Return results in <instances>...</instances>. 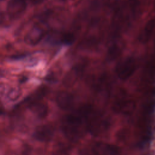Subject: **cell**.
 <instances>
[{
    "instance_id": "cell-1",
    "label": "cell",
    "mask_w": 155,
    "mask_h": 155,
    "mask_svg": "<svg viewBox=\"0 0 155 155\" xmlns=\"http://www.w3.org/2000/svg\"><path fill=\"white\" fill-rule=\"evenodd\" d=\"M77 111L84 118L87 131L97 136L105 133L110 127V118L105 113L95 110L91 105H84Z\"/></svg>"
},
{
    "instance_id": "cell-2",
    "label": "cell",
    "mask_w": 155,
    "mask_h": 155,
    "mask_svg": "<svg viewBox=\"0 0 155 155\" xmlns=\"http://www.w3.org/2000/svg\"><path fill=\"white\" fill-rule=\"evenodd\" d=\"M61 127L65 136L73 142H78L83 136L84 128L87 130L84 119L77 111L63 117Z\"/></svg>"
},
{
    "instance_id": "cell-3",
    "label": "cell",
    "mask_w": 155,
    "mask_h": 155,
    "mask_svg": "<svg viewBox=\"0 0 155 155\" xmlns=\"http://www.w3.org/2000/svg\"><path fill=\"white\" fill-rule=\"evenodd\" d=\"M123 48L124 44L119 39V35L113 34L108 44L107 59L109 61L115 60L120 55Z\"/></svg>"
},
{
    "instance_id": "cell-4",
    "label": "cell",
    "mask_w": 155,
    "mask_h": 155,
    "mask_svg": "<svg viewBox=\"0 0 155 155\" xmlns=\"http://www.w3.org/2000/svg\"><path fill=\"white\" fill-rule=\"evenodd\" d=\"M135 69V61L132 58H127L119 61L116 67V73L121 79L130 76Z\"/></svg>"
},
{
    "instance_id": "cell-5",
    "label": "cell",
    "mask_w": 155,
    "mask_h": 155,
    "mask_svg": "<svg viewBox=\"0 0 155 155\" xmlns=\"http://www.w3.org/2000/svg\"><path fill=\"white\" fill-rule=\"evenodd\" d=\"M88 84L96 92H108L111 88L109 78L105 74L99 76H91L88 79Z\"/></svg>"
},
{
    "instance_id": "cell-6",
    "label": "cell",
    "mask_w": 155,
    "mask_h": 155,
    "mask_svg": "<svg viewBox=\"0 0 155 155\" xmlns=\"http://www.w3.org/2000/svg\"><path fill=\"white\" fill-rule=\"evenodd\" d=\"M85 67V64L84 63L74 66L63 78V85L66 87H71L74 85L83 74Z\"/></svg>"
},
{
    "instance_id": "cell-7",
    "label": "cell",
    "mask_w": 155,
    "mask_h": 155,
    "mask_svg": "<svg viewBox=\"0 0 155 155\" xmlns=\"http://www.w3.org/2000/svg\"><path fill=\"white\" fill-rule=\"evenodd\" d=\"M26 0H9L7 5V12L11 19L20 17L27 8Z\"/></svg>"
},
{
    "instance_id": "cell-8",
    "label": "cell",
    "mask_w": 155,
    "mask_h": 155,
    "mask_svg": "<svg viewBox=\"0 0 155 155\" xmlns=\"http://www.w3.org/2000/svg\"><path fill=\"white\" fill-rule=\"evenodd\" d=\"M96 155H120V150L116 145L97 142L92 146Z\"/></svg>"
},
{
    "instance_id": "cell-9",
    "label": "cell",
    "mask_w": 155,
    "mask_h": 155,
    "mask_svg": "<svg viewBox=\"0 0 155 155\" xmlns=\"http://www.w3.org/2000/svg\"><path fill=\"white\" fill-rule=\"evenodd\" d=\"M54 128L50 125H42L38 126L34 131V137L41 142H49L53 137Z\"/></svg>"
},
{
    "instance_id": "cell-10",
    "label": "cell",
    "mask_w": 155,
    "mask_h": 155,
    "mask_svg": "<svg viewBox=\"0 0 155 155\" xmlns=\"http://www.w3.org/2000/svg\"><path fill=\"white\" fill-rule=\"evenodd\" d=\"M56 102L60 108L64 110H68L72 108L74 105V97L70 92L61 91L56 94Z\"/></svg>"
},
{
    "instance_id": "cell-11",
    "label": "cell",
    "mask_w": 155,
    "mask_h": 155,
    "mask_svg": "<svg viewBox=\"0 0 155 155\" xmlns=\"http://www.w3.org/2000/svg\"><path fill=\"white\" fill-rule=\"evenodd\" d=\"M29 108L31 112L40 119L45 118L48 113L47 105L40 101H33L29 104Z\"/></svg>"
},
{
    "instance_id": "cell-12",
    "label": "cell",
    "mask_w": 155,
    "mask_h": 155,
    "mask_svg": "<svg viewBox=\"0 0 155 155\" xmlns=\"http://www.w3.org/2000/svg\"><path fill=\"white\" fill-rule=\"evenodd\" d=\"M44 35L45 31L42 28L38 26H35L27 33L25 38V40L28 44L34 45L40 42Z\"/></svg>"
},
{
    "instance_id": "cell-13",
    "label": "cell",
    "mask_w": 155,
    "mask_h": 155,
    "mask_svg": "<svg viewBox=\"0 0 155 155\" xmlns=\"http://www.w3.org/2000/svg\"><path fill=\"white\" fill-rule=\"evenodd\" d=\"M154 27H155L154 19H151L149 21H148L146 25H145L144 28H143L142 31L139 35V41L142 43L147 42L149 40Z\"/></svg>"
},
{
    "instance_id": "cell-14",
    "label": "cell",
    "mask_w": 155,
    "mask_h": 155,
    "mask_svg": "<svg viewBox=\"0 0 155 155\" xmlns=\"http://www.w3.org/2000/svg\"><path fill=\"white\" fill-rule=\"evenodd\" d=\"M132 104L129 101L118 99L113 102L112 105V110L116 113H127L130 111Z\"/></svg>"
},
{
    "instance_id": "cell-15",
    "label": "cell",
    "mask_w": 155,
    "mask_h": 155,
    "mask_svg": "<svg viewBox=\"0 0 155 155\" xmlns=\"http://www.w3.org/2000/svg\"><path fill=\"white\" fill-rule=\"evenodd\" d=\"M52 155H71V147L62 142H58L53 148Z\"/></svg>"
},
{
    "instance_id": "cell-16",
    "label": "cell",
    "mask_w": 155,
    "mask_h": 155,
    "mask_svg": "<svg viewBox=\"0 0 155 155\" xmlns=\"http://www.w3.org/2000/svg\"><path fill=\"white\" fill-rule=\"evenodd\" d=\"M58 39L61 43L63 44L69 45V44H71L74 41L75 37L73 33L67 32V33H61L59 35V38Z\"/></svg>"
},
{
    "instance_id": "cell-17",
    "label": "cell",
    "mask_w": 155,
    "mask_h": 155,
    "mask_svg": "<svg viewBox=\"0 0 155 155\" xmlns=\"http://www.w3.org/2000/svg\"><path fill=\"white\" fill-rule=\"evenodd\" d=\"M79 155H96L93 148H84L79 151Z\"/></svg>"
},
{
    "instance_id": "cell-18",
    "label": "cell",
    "mask_w": 155,
    "mask_h": 155,
    "mask_svg": "<svg viewBox=\"0 0 155 155\" xmlns=\"http://www.w3.org/2000/svg\"><path fill=\"white\" fill-rule=\"evenodd\" d=\"M102 2L109 7H113L116 5L117 0H102Z\"/></svg>"
},
{
    "instance_id": "cell-19",
    "label": "cell",
    "mask_w": 155,
    "mask_h": 155,
    "mask_svg": "<svg viewBox=\"0 0 155 155\" xmlns=\"http://www.w3.org/2000/svg\"><path fill=\"white\" fill-rule=\"evenodd\" d=\"M19 90H15V91H13L10 94V97L11 99H16L19 96Z\"/></svg>"
},
{
    "instance_id": "cell-20",
    "label": "cell",
    "mask_w": 155,
    "mask_h": 155,
    "mask_svg": "<svg viewBox=\"0 0 155 155\" xmlns=\"http://www.w3.org/2000/svg\"><path fill=\"white\" fill-rule=\"evenodd\" d=\"M21 155H30V148L28 146L25 147Z\"/></svg>"
},
{
    "instance_id": "cell-21",
    "label": "cell",
    "mask_w": 155,
    "mask_h": 155,
    "mask_svg": "<svg viewBox=\"0 0 155 155\" xmlns=\"http://www.w3.org/2000/svg\"><path fill=\"white\" fill-rule=\"evenodd\" d=\"M44 0H30V1L31 2V4H34V5H37V4H39L41 3H42L43 2Z\"/></svg>"
}]
</instances>
